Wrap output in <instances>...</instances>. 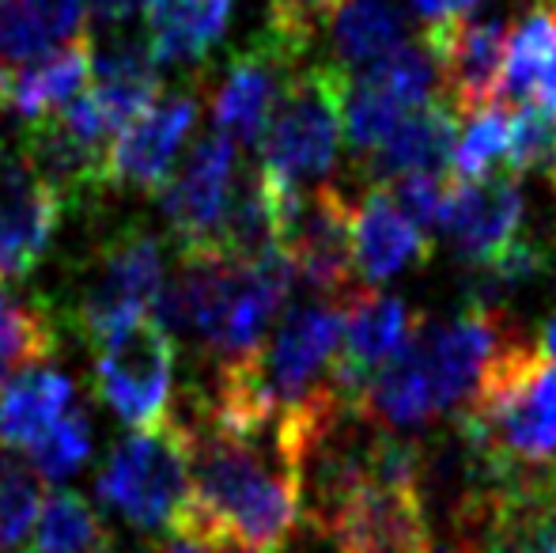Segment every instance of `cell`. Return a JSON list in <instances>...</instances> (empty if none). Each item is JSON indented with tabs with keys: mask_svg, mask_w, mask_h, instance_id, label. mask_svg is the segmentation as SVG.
Listing matches in <instances>:
<instances>
[{
	"mask_svg": "<svg viewBox=\"0 0 556 553\" xmlns=\"http://www.w3.org/2000/svg\"><path fill=\"white\" fill-rule=\"evenodd\" d=\"M530 4H534V8H538V4H549V8H556V0H530Z\"/></svg>",
	"mask_w": 556,
	"mask_h": 553,
	"instance_id": "60d3db41",
	"label": "cell"
},
{
	"mask_svg": "<svg viewBox=\"0 0 556 553\" xmlns=\"http://www.w3.org/2000/svg\"><path fill=\"white\" fill-rule=\"evenodd\" d=\"M280 251L288 254L295 280L323 296H344L356 274L352 259V205L330 183L315 190H292L280 209Z\"/></svg>",
	"mask_w": 556,
	"mask_h": 553,
	"instance_id": "ba28073f",
	"label": "cell"
},
{
	"mask_svg": "<svg viewBox=\"0 0 556 553\" xmlns=\"http://www.w3.org/2000/svg\"><path fill=\"white\" fill-rule=\"evenodd\" d=\"M235 186V140L224 134H208L198 140L190 160L163 183V213L178 247H208L220 228Z\"/></svg>",
	"mask_w": 556,
	"mask_h": 553,
	"instance_id": "4fadbf2b",
	"label": "cell"
},
{
	"mask_svg": "<svg viewBox=\"0 0 556 553\" xmlns=\"http://www.w3.org/2000/svg\"><path fill=\"white\" fill-rule=\"evenodd\" d=\"M175 334L160 323L122 326L111 338L96 341V391L125 425L152 428L170 414L175 387Z\"/></svg>",
	"mask_w": 556,
	"mask_h": 553,
	"instance_id": "8992f818",
	"label": "cell"
},
{
	"mask_svg": "<svg viewBox=\"0 0 556 553\" xmlns=\"http://www.w3.org/2000/svg\"><path fill=\"white\" fill-rule=\"evenodd\" d=\"M58 353V323L42 303H20L0 292V387Z\"/></svg>",
	"mask_w": 556,
	"mask_h": 553,
	"instance_id": "484cf974",
	"label": "cell"
},
{
	"mask_svg": "<svg viewBox=\"0 0 556 553\" xmlns=\"http://www.w3.org/2000/svg\"><path fill=\"white\" fill-rule=\"evenodd\" d=\"M53 190L65 198V205H96L111 183V144L80 137L58 111L42 118H27L23 129V155Z\"/></svg>",
	"mask_w": 556,
	"mask_h": 553,
	"instance_id": "2e32d148",
	"label": "cell"
},
{
	"mask_svg": "<svg viewBox=\"0 0 556 553\" xmlns=\"http://www.w3.org/2000/svg\"><path fill=\"white\" fill-rule=\"evenodd\" d=\"M333 61L364 76L409 42V23L394 0H344L333 15Z\"/></svg>",
	"mask_w": 556,
	"mask_h": 553,
	"instance_id": "ffe728a7",
	"label": "cell"
},
{
	"mask_svg": "<svg viewBox=\"0 0 556 553\" xmlns=\"http://www.w3.org/2000/svg\"><path fill=\"white\" fill-rule=\"evenodd\" d=\"M88 0H0V61H30L80 30Z\"/></svg>",
	"mask_w": 556,
	"mask_h": 553,
	"instance_id": "cb8c5ba5",
	"label": "cell"
},
{
	"mask_svg": "<svg viewBox=\"0 0 556 553\" xmlns=\"http://www.w3.org/2000/svg\"><path fill=\"white\" fill-rule=\"evenodd\" d=\"M73 406V379L53 368H27L0 387V443L30 451Z\"/></svg>",
	"mask_w": 556,
	"mask_h": 553,
	"instance_id": "44dd1931",
	"label": "cell"
},
{
	"mask_svg": "<svg viewBox=\"0 0 556 553\" xmlns=\"http://www.w3.org/2000/svg\"><path fill=\"white\" fill-rule=\"evenodd\" d=\"M96 489L140 531H170L190 497V432L182 417L167 414L160 425L117 440Z\"/></svg>",
	"mask_w": 556,
	"mask_h": 553,
	"instance_id": "277c9868",
	"label": "cell"
},
{
	"mask_svg": "<svg viewBox=\"0 0 556 553\" xmlns=\"http://www.w3.org/2000/svg\"><path fill=\"white\" fill-rule=\"evenodd\" d=\"M511 175H549L556 183V111L542 103H519L511 111V144H507Z\"/></svg>",
	"mask_w": 556,
	"mask_h": 553,
	"instance_id": "1f68e13d",
	"label": "cell"
},
{
	"mask_svg": "<svg viewBox=\"0 0 556 553\" xmlns=\"http://www.w3.org/2000/svg\"><path fill=\"white\" fill-rule=\"evenodd\" d=\"M315 519L337 553H435L420 489L371 478L367 463Z\"/></svg>",
	"mask_w": 556,
	"mask_h": 553,
	"instance_id": "5b68a950",
	"label": "cell"
},
{
	"mask_svg": "<svg viewBox=\"0 0 556 553\" xmlns=\"http://www.w3.org/2000/svg\"><path fill=\"white\" fill-rule=\"evenodd\" d=\"M42 508V486L30 463H20L15 455H0V553L20 546L35 527V516Z\"/></svg>",
	"mask_w": 556,
	"mask_h": 553,
	"instance_id": "4dcf8cb0",
	"label": "cell"
},
{
	"mask_svg": "<svg viewBox=\"0 0 556 553\" xmlns=\"http://www.w3.org/2000/svg\"><path fill=\"white\" fill-rule=\"evenodd\" d=\"M553 53H556V8L538 4L534 12L519 23L511 42H507V65H504V80H500V91H496V103H504V106L530 103L534 76L542 73V65Z\"/></svg>",
	"mask_w": 556,
	"mask_h": 553,
	"instance_id": "4316f807",
	"label": "cell"
},
{
	"mask_svg": "<svg viewBox=\"0 0 556 553\" xmlns=\"http://www.w3.org/2000/svg\"><path fill=\"white\" fill-rule=\"evenodd\" d=\"M420 42L435 65V84L446 91V106L458 118H473L496 103L511 42L504 20H481L473 12L443 15L428 20Z\"/></svg>",
	"mask_w": 556,
	"mask_h": 553,
	"instance_id": "9c48e42d",
	"label": "cell"
},
{
	"mask_svg": "<svg viewBox=\"0 0 556 553\" xmlns=\"http://www.w3.org/2000/svg\"><path fill=\"white\" fill-rule=\"evenodd\" d=\"M538 349H542V353L556 364V311L542 323V334H538Z\"/></svg>",
	"mask_w": 556,
	"mask_h": 553,
	"instance_id": "74e56055",
	"label": "cell"
},
{
	"mask_svg": "<svg viewBox=\"0 0 556 553\" xmlns=\"http://www.w3.org/2000/svg\"><path fill=\"white\" fill-rule=\"evenodd\" d=\"M458 144V114L443 103H425L409 111L397 129L364 160L371 183H387L413 171H446Z\"/></svg>",
	"mask_w": 556,
	"mask_h": 553,
	"instance_id": "d6986e66",
	"label": "cell"
},
{
	"mask_svg": "<svg viewBox=\"0 0 556 553\" xmlns=\"http://www.w3.org/2000/svg\"><path fill=\"white\" fill-rule=\"evenodd\" d=\"M352 76L337 61H315L288 76L262 140V167L288 186L330 175L344 140V103Z\"/></svg>",
	"mask_w": 556,
	"mask_h": 553,
	"instance_id": "3957f363",
	"label": "cell"
},
{
	"mask_svg": "<svg viewBox=\"0 0 556 553\" xmlns=\"http://www.w3.org/2000/svg\"><path fill=\"white\" fill-rule=\"evenodd\" d=\"M344 0H269V35L292 53H307L315 35L337 15Z\"/></svg>",
	"mask_w": 556,
	"mask_h": 553,
	"instance_id": "836d02e7",
	"label": "cell"
},
{
	"mask_svg": "<svg viewBox=\"0 0 556 553\" xmlns=\"http://www.w3.org/2000/svg\"><path fill=\"white\" fill-rule=\"evenodd\" d=\"M235 0H155L148 8V46L160 65L205 61L224 38Z\"/></svg>",
	"mask_w": 556,
	"mask_h": 553,
	"instance_id": "7402d4cb",
	"label": "cell"
},
{
	"mask_svg": "<svg viewBox=\"0 0 556 553\" xmlns=\"http://www.w3.org/2000/svg\"><path fill=\"white\" fill-rule=\"evenodd\" d=\"M91 458V420L80 406H68V414L27 451V463L38 478L68 481Z\"/></svg>",
	"mask_w": 556,
	"mask_h": 553,
	"instance_id": "f546056e",
	"label": "cell"
},
{
	"mask_svg": "<svg viewBox=\"0 0 556 553\" xmlns=\"http://www.w3.org/2000/svg\"><path fill=\"white\" fill-rule=\"evenodd\" d=\"M65 209V198L27 160H15L0 175V280L35 274L58 236Z\"/></svg>",
	"mask_w": 556,
	"mask_h": 553,
	"instance_id": "5bb4252c",
	"label": "cell"
},
{
	"mask_svg": "<svg viewBox=\"0 0 556 553\" xmlns=\"http://www.w3.org/2000/svg\"><path fill=\"white\" fill-rule=\"evenodd\" d=\"M409 114V106L390 96L371 76H352L349 103H344V144L356 160H367L397 129V122Z\"/></svg>",
	"mask_w": 556,
	"mask_h": 553,
	"instance_id": "83f0119b",
	"label": "cell"
},
{
	"mask_svg": "<svg viewBox=\"0 0 556 553\" xmlns=\"http://www.w3.org/2000/svg\"><path fill=\"white\" fill-rule=\"evenodd\" d=\"M4 96H8V73L0 68V106H4Z\"/></svg>",
	"mask_w": 556,
	"mask_h": 553,
	"instance_id": "ab89813d",
	"label": "cell"
},
{
	"mask_svg": "<svg viewBox=\"0 0 556 553\" xmlns=\"http://www.w3.org/2000/svg\"><path fill=\"white\" fill-rule=\"evenodd\" d=\"M458 432L504 478L556 470V364L538 345L504 338L458 410Z\"/></svg>",
	"mask_w": 556,
	"mask_h": 553,
	"instance_id": "7a4b0ae2",
	"label": "cell"
},
{
	"mask_svg": "<svg viewBox=\"0 0 556 553\" xmlns=\"http://www.w3.org/2000/svg\"><path fill=\"white\" fill-rule=\"evenodd\" d=\"M352 259L364 285H382L409 266L432 262V239L394 205L382 183H371L352 205Z\"/></svg>",
	"mask_w": 556,
	"mask_h": 553,
	"instance_id": "e0dca14e",
	"label": "cell"
},
{
	"mask_svg": "<svg viewBox=\"0 0 556 553\" xmlns=\"http://www.w3.org/2000/svg\"><path fill=\"white\" fill-rule=\"evenodd\" d=\"M163 285L160 239L148 231H122L106 239L76 288L73 323L84 338L103 341L122 326L144 318Z\"/></svg>",
	"mask_w": 556,
	"mask_h": 553,
	"instance_id": "52a82bcc",
	"label": "cell"
},
{
	"mask_svg": "<svg viewBox=\"0 0 556 553\" xmlns=\"http://www.w3.org/2000/svg\"><path fill=\"white\" fill-rule=\"evenodd\" d=\"M425 20H443V15H469L481 8V0H409Z\"/></svg>",
	"mask_w": 556,
	"mask_h": 553,
	"instance_id": "d590c367",
	"label": "cell"
},
{
	"mask_svg": "<svg viewBox=\"0 0 556 553\" xmlns=\"http://www.w3.org/2000/svg\"><path fill=\"white\" fill-rule=\"evenodd\" d=\"M155 0H88L91 8V20L103 23V27H122L129 23L132 15H148Z\"/></svg>",
	"mask_w": 556,
	"mask_h": 553,
	"instance_id": "e575fe53",
	"label": "cell"
},
{
	"mask_svg": "<svg viewBox=\"0 0 556 553\" xmlns=\"http://www.w3.org/2000/svg\"><path fill=\"white\" fill-rule=\"evenodd\" d=\"M454 553H492V550H489V546H481V542H477V539H469L466 546H458Z\"/></svg>",
	"mask_w": 556,
	"mask_h": 553,
	"instance_id": "f35d334b",
	"label": "cell"
},
{
	"mask_svg": "<svg viewBox=\"0 0 556 553\" xmlns=\"http://www.w3.org/2000/svg\"><path fill=\"white\" fill-rule=\"evenodd\" d=\"M530 103H542L545 111H556V53L542 65V73L534 76V88H530Z\"/></svg>",
	"mask_w": 556,
	"mask_h": 553,
	"instance_id": "8d00e7d4",
	"label": "cell"
},
{
	"mask_svg": "<svg viewBox=\"0 0 556 553\" xmlns=\"http://www.w3.org/2000/svg\"><path fill=\"white\" fill-rule=\"evenodd\" d=\"M522 216H527V201H522L519 175H484L473 183L454 178L440 231L454 247L458 262L477 269L500 259L519 239Z\"/></svg>",
	"mask_w": 556,
	"mask_h": 553,
	"instance_id": "7c38bea8",
	"label": "cell"
},
{
	"mask_svg": "<svg viewBox=\"0 0 556 553\" xmlns=\"http://www.w3.org/2000/svg\"><path fill=\"white\" fill-rule=\"evenodd\" d=\"M190 497L170 531L231 539L277 553L292 539L303 504V474L273 432H235L190 410Z\"/></svg>",
	"mask_w": 556,
	"mask_h": 553,
	"instance_id": "6da1fadb",
	"label": "cell"
},
{
	"mask_svg": "<svg viewBox=\"0 0 556 553\" xmlns=\"http://www.w3.org/2000/svg\"><path fill=\"white\" fill-rule=\"evenodd\" d=\"M382 186H387V193L394 198V205L402 209L428 239L443 228L446 201H451V190H454V175H446V171H413V175L387 178Z\"/></svg>",
	"mask_w": 556,
	"mask_h": 553,
	"instance_id": "d6a6232c",
	"label": "cell"
},
{
	"mask_svg": "<svg viewBox=\"0 0 556 553\" xmlns=\"http://www.w3.org/2000/svg\"><path fill=\"white\" fill-rule=\"evenodd\" d=\"M27 553H111V531L88 497L76 489H58L38 508Z\"/></svg>",
	"mask_w": 556,
	"mask_h": 553,
	"instance_id": "d4e9b609",
	"label": "cell"
},
{
	"mask_svg": "<svg viewBox=\"0 0 556 553\" xmlns=\"http://www.w3.org/2000/svg\"><path fill=\"white\" fill-rule=\"evenodd\" d=\"M420 315H413L402 300L375 292L371 285L349 288L344 292V330L341 345H337L330 384L344 402L359 406L364 387L371 376L397 353L409 330L417 326Z\"/></svg>",
	"mask_w": 556,
	"mask_h": 553,
	"instance_id": "30bf717a",
	"label": "cell"
},
{
	"mask_svg": "<svg viewBox=\"0 0 556 553\" xmlns=\"http://www.w3.org/2000/svg\"><path fill=\"white\" fill-rule=\"evenodd\" d=\"M91 73L96 88L88 99L111 134H122L160 99V61L148 42H114L111 50L91 53Z\"/></svg>",
	"mask_w": 556,
	"mask_h": 553,
	"instance_id": "ac0fdd59",
	"label": "cell"
},
{
	"mask_svg": "<svg viewBox=\"0 0 556 553\" xmlns=\"http://www.w3.org/2000/svg\"><path fill=\"white\" fill-rule=\"evenodd\" d=\"M507 144H511V106L492 103L489 111L473 114L469 129L454 144L451 175L458 183H473V178L492 175L500 160H507Z\"/></svg>",
	"mask_w": 556,
	"mask_h": 553,
	"instance_id": "f1b7e54d",
	"label": "cell"
},
{
	"mask_svg": "<svg viewBox=\"0 0 556 553\" xmlns=\"http://www.w3.org/2000/svg\"><path fill=\"white\" fill-rule=\"evenodd\" d=\"M91 76V42L76 38L58 50L42 53V61L23 73L8 76V96L4 103L12 106L20 118H42L80 96V88Z\"/></svg>",
	"mask_w": 556,
	"mask_h": 553,
	"instance_id": "603a6c76",
	"label": "cell"
},
{
	"mask_svg": "<svg viewBox=\"0 0 556 553\" xmlns=\"http://www.w3.org/2000/svg\"><path fill=\"white\" fill-rule=\"evenodd\" d=\"M300 68V53H292L285 42L265 30L257 42H250L242 53H235L224 73V84L213 99L216 134H224L235 144H257L269 126V114L285 91L288 76Z\"/></svg>",
	"mask_w": 556,
	"mask_h": 553,
	"instance_id": "8fae6325",
	"label": "cell"
},
{
	"mask_svg": "<svg viewBox=\"0 0 556 553\" xmlns=\"http://www.w3.org/2000/svg\"><path fill=\"white\" fill-rule=\"evenodd\" d=\"M198 111L201 103L193 91H170L155 99L111 144V183L144 193L163 190L178 160V148L198 126Z\"/></svg>",
	"mask_w": 556,
	"mask_h": 553,
	"instance_id": "9a60e30c",
	"label": "cell"
}]
</instances>
